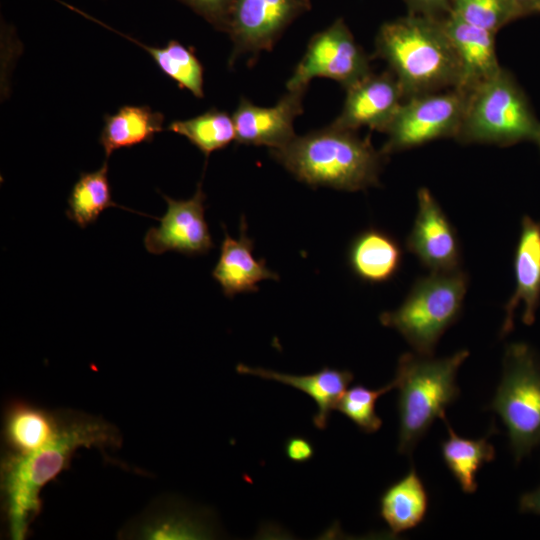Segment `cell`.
I'll return each mask as SVG.
<instances>
[{
	"label": "cell",
	"mask_w": 540,
	"mask_h": 540,
	"mask_svg": "<svg viewBox=\"0 0 540 540\" xmlns=\"http://www.w3.org/2000/svg\"><path fill=\"white\" fill-rule=\"evenodd\" d=\"M221 252L212 276L219 283L226 297L243 292H255L258 283L267 279H278V274L270 270L263 259L253 255V240L247 235L244 217L240 223V236L231 237L225 230Z\"/></svg>",
	"instance_id": "obj_17"
},
{
	"label": "cell",
	"mask_w": 540,
	"mask_h": 540,
	"mask_svg": "<svg viewBox=\"0 0 540 540\" xmlns=\"http://www.w3.org/2000/svg\"><path fill=\"white\" fill-rule=\"evenodd\" d=\"M403 252L397 240L383 230L371 228L352 241L348 262L353 273L369 283L393 278L402 263Z\"/></svg>",
	"instance_id": "obj_21"
},
{
	"label": "cell",
	"mask_w": 540,
	"mask_h": 540,
	"mask_svg": "<svg viewBox=\"0 0 540 540\" xmlns=\"http://www.w3.org/2000/svg\"><path fill=\"white\" fill-rule=\"evenodd\" d=\"M469 356L462 349L444 358L404 353L398 360L394 381L398 389V452L410 456L433 422L459 396V367Z\"/></svg>",
	"instance_id": "obj_4"
},
{
	"label": "cell",
	"mask_w": 540,
	"mask_h": 540,
	"mask_svg": "<svg viewBox=\"0 0 540 540\" xmlns=\"http://www.w3.org/2000/svg\"><path fill=\"white\" fill-rule=\"evenodd\" d=\"M461 143L540 145V121L512 74L502 69L468 92L460 128Z\"/></svg>",
	"instance_id": "obj_5"
},
{
	"label": "cell",
	"mask_w": 540,
	"mask_h": 540,
	"mask_svg": "<svg viewBox=\"0 0 540 540\" xmlns=\"http://www.w3.org/2000/svg\"><path fill=\"white\" fill-rule=\"evenodd\" d=\"M449 14L495 34L523 17L515 0H451Z\"/></svg>",
	"instance_id": "obj_28"
},
{
	"label": "cell",
	"mask_w": 540,
	"mask_h": 540,
	"mask_svg": "<svg viewBox=\"0 0 540 540\" xmlns=\"http://www.w3.org/2000/svg\"><path fill=\"white\" fill-rule=\"evenodd\" d=\"M305 90H288L272 107H261L242 98L232 114L236 139L245 145L281 148L295 137L294 121L303 112Z\"/></svg>",
	"instance_id": "obj_14"
},
{
	"label": "cell",
	"mask_w": 540,
	"mask_h": 540,
	"mask_svg": "<svg viewBox=\"0 0 540 540\" xmlns=\"http://www.w3.org/2000/svg\"><path fill=\"white\" fill-rule=\"evenodd\" d=\"M449 437L442 443V457L448 469L459 483L463 492L472 494L477 489L476 474L478 470L495 458V449L488 442L489 433L480 439H467L457 435L451 428L446 416L442 418Z\"/></svg>",
	"instance_id": "obj_24"
},
{
	"label": "cell",
	"mask_w": 540,
	"mask_h": 540,
	"mask_svg": "<svg viewBox=\"0 0 540 540\" xmlns=\"http://www.w3.org/2000/svg\"><path fill=\"white\" fill-rule=\"evenodd\" d=\"M237 371L241 374L274 380L306 393L317 405L313 423L319 430L326 429L332 410H336L338 402L354 379L352 372L348 370L329 367H323L320 371L307 375L281 373L245 364H239Z\"/></svg>",
	"instance_id": "obj_18"
},
{
	"label": "cell",
	"mask_w": 540,
	"mask_h": 540,
	"mask_svg": "<svg viewBox=\"0 0 540 540\" xmlns=\"http://www.w3.org/2000/svg\"><path fill=\"white\" fill-rule=\"evenodd\" d=\"M121 435L103 418L73 409H61L57 433L40 448L24 454H5L1 464V489L8 531L23 540L41 510V490L66 470L79 448H117Z\"/></svg>",
	"instance_id": "obj_1"
},
{
	"label": "cell",
	"mask_w": 540,
	"mask_h": 540,
	"mask_svg": "<svg viewBox=\"0 0 540 540\" xmlns=\"http://www.w3.org/2000/svg\"><path fill=\"white\" fill-rule=\"evenodd\" d=\"M167 129L187 138L206 157L236 139L232 116L216 108L190 119L173 121Z\"/></svg>",
	"instance_id": "obj_26"
},
{
	"label": "cell",
	"mask_w": 540,
	"mask_h": 540,
	"mask_svg": "<svg viewBox=\"0 0 540 540\" xmlns=\"http://www.w3.org/2000/svg\"><path fill=\"white\" fill-rule=\"evenodd\" d=\"M489 409L505 424L517 463L540 445V359L529 345L506 347L501 381Z\"/></svg>",
	"instance_id": "obj_7"
},
{
	"label": "cell",
	"mask_w": 540,
	"mask_h": 540,
	"mask_svg": "<svg viewBox=\"0 0 540 540\" xmlns=\"http://www.w3.org/2000/svg\"><path fill=\"white\" fill-rule=\"evenodd\" d=\"M417 214L406 240V248L430 270L451 272L460 269L461 249L455 228L425 187L417 192Z\"/></svg>",
	"instance_id": "obj_12"
},
{
	"label": "cell",
	"mask_w": 540,
	"mask_h": 540,
	"mask_svg": "<svg viewBox=\"0 0 540 540\" xmlns=\"http://www.w3.org/2000/svg\"><path fill=\"white\" fill-rule=\"evenodd\" d=\"M167 210L159 226L151 227L144 236L146 250L155 255L176 251L187 256L207 254L214 243L205 220L206 195L198 184L194 195L175 200L166 195Z\"/></svg>",
	"instance_id": "obj_11"
},
{
	"label": "cell",
	"mask_w": 540,
	"mask_h": 540,
	"mask_svg": "<svg viewBox=\"0 0 540 540\" xmlns=\"http://www.w3.org/2000/svg\"><path fill=\"white\" fill-rule=\"evenodd\" d=\"M521 10L522 16L532 14L536 0H515Z\"/></svg>",
	"instance_id": "obj_34"
},
{
	"label": "cell",
	"mask_w": 540,
	"mask_h": 540,
	"mask_svg": "<svg viewBox=\"0 0 540 540\" xmlns=\"http://www.w3.org/2000/svg\"><path fill=\"white\" fill-rule=\"evenodd\" d=\"M395 381L379 389H370L363 385H355L346 390L337 404L336 410L350 419L361 431L374 433L382 426L375 407L380 396L395 389Z\"/></svg>",
	"instance_id": "obj_29"
},
{
	"label": "cell",
	"mask_w": 540,
	"mask_h": 540,
	"mask_svg": "<svg viewBox=\"0 0 540 540\" xmlns=\"http://www.w3.org/2000/svg\"><path fill=\"white\" fill-rule=\"evenodd\" d=\"M215 28L227 31L235 0H181Z\"/></svg>",
	"instance_id": "obj_30"
},
{
	"label": "cell",
	"mask_w": 540,
	"mask_h": 540,
	"mask_svg": "<svg viewBox=\"0 0 540 540\" xmlns=\"http://www.w3.org/2000/svg\"><path fill=\"white\" fill-rule=\"evenodd\" d=\"M468 288L461 269L430 272L419 278L402 304L383 312L382 325L398 331L413 351L432 356L444 332L459 318Z\"/></svg>",
	"instance_id": "obj_6"
},
{
	"label": "cell",
	"mask_w": 540,
	"mask_h": 540,
	"mask_svg": "<svg viewBox=\"0 0 540 540\" xmlns=\"http://www.w3.org/2000/svg\"><path fill=\"white\" fill-rule=\"evenodd\" d=\"M539 148H540V145H539Z\"/></svg>",
	"instance_id": "obj_36"
},
{
	"label": "cell",
	"mask_w": 540,
	"mask_h": 540,
	"mask_svg": "<svg viewBox=\"0 0 540 540\" xmlns=\"http://www.w3.org/2000/svg\"><path fill=\"white\" fill-rule=\"evenodd\" d=\"M164 115L149 106H122L115 114L104 117L99 142L106 160L118 149L151 142L163 130Z\"/></svg>",
	"instance_id": "obj_22"
},
{
	"label": "cell",
	"mask_w": 540,
	"mask_h": 540,
	"mask_svg": "<svg viewBox=\"0 0 540 540\" xmlns=\"http://www.w3.org/2000/svg\"><path fill=\"white\" fill-rule=\"evenodd\" d=\"M442 24L460 64L461 79L457 89L469 92L502 69L496 53L495 33L452 14L443 17Z\"/></svg>",
	"instance_id": "obj_15"
},
{
	"label": "cell",
	"mask_w": 540,
	"mask_h": 540,
	"mask_svg": "<svg viewBox=\"0 0 540 540\" xmlns=\"http://www.w3.org/2000/svg\"><path fill=\"white\" fill-rule=\"evenodd\" d=\"M371 72L370 59L345 22L337 19L310 39L286 88L306 91L313 78L323 77L337 81L346 89Z\"/></svg>",
	"instance_id": "obj_9"
},
{
	"label": "cell",
	"mask_w": 540,
	"mask_h": 540,
	"mask_svg": "<svg viewBox=\"0 0 540 540\" xmlns=\"http://www.w3.org/2000/svg\"><path fill=\"white\" fill-rule=\"evenodd\" d=\"M270 155L299 181L311 186L358 191L379 185L385 155L369 136L328 127L296 136L287 145L270 149Z\"/></svg>",
	"instance_id": "obj_3"
},
{
	"label": "cell",
	"mask_w": 540,
	"mask_h": 540,
	"mask_svg": "<svg viewBox=\"0 0 540 540\" xmlns=\"http://www.w3.org/2000/svg\"><path fill=\"white\" fill-rule=\"evenodd\" d=\"M140 45L147 50L158 68L180 88L187 89L197 98L204 96L203 67L193 51L175 40L163 47Z\"/></svg>",
	"instance_id": "obj_27"
},
{
	"label": "cell",
	"mask_w": 540,
	"mask_h": 540,
	"mask_svg": "<svg viewBox=\"0 0 540 540\" xmlns=\"http://www.w3.org/2000/svg\"><path fill=\"white\" fill-rule=\"evenodd\" d=\"M107 160L92 172H83L76 181L68 198L67 217L80 228L94 223L109 207H117L111 195Z\"/></svg>",
	"instance_id": "obj_25"
},
{
	"label": "cell",
	"mask_w": 540,
	"mask_h": 540,
	"mask_svg": "<svg viewBox=\"0 0 540 540\" xmlns=\"http://www.w3.org/2000/svg\"><path fill=\"white\" fill-rule=\"evenodd\" d=\"M540 12V0H536L532 13H539Z\"/></svg>",
	"instance_id": "obj_35"
},
{
	"label": "cell",
	"mask_w": 540,
	"mask_h": 540,
	"mask_svg": "<svg viewBox=\"0 0 540 540\" xmlns=\"http://www.w3.org/2000/svg\"><path fill=\"white\" fill-rule=\"evenodd\" d=\"M345 90L342 111L332 125L351 131L368 127L385 133L405 100L403 90L390 70L381 74L371 72Z\"/></svg>",
	"instance_id": "obj_13"
},
{
	"label": "cell",
	"mask_w": 540,
	"mask_h": 540,
	"mask_svg": "<svg viewBox=\"0 0 540 540\" xmlns=\"http://www.w3.org/2000/svg\"><path fill=\"white\" fill-rule=\"evenodd\" d=\"M285 454L291 461L302 463L313 457L314 447L306 438L292 436L285 442Z\"/></svg>",
	"instance_id": "obj_32"
},
{
	"label": "cell",
	"mask_w": 540,
	"mask_h": 540,
	"mask_svg": "<svg viewBox=\"0 0 540 540\" xmlns=\"http://www.w3.org/2000/svg\"><path fill=\"white\" fill-rule=\"evenodd\" d=\"M514 269L515 290L505 305L501 337L512 331L514 313L520 303L524 304L522 320L526 325H531L540 301V223L528 216L522 220Z\"/></svg>",
	"instance_id": "obj_16"
},
{
	"label": "cell",
	"mask_w": 540,
	"mask_h": 540,
	"mask_svg": "<svg viewBox=\"0 0 540 540\" xmlns=\"http://www.w3.org/2000/svg\"><path fill=\"white\" fill-rule=\"evenodd\" d=\"M467 96L451 88L405 99L385 131L387 140L380 151L387 157L439 138H455Z\"/></svg>",
	"instance_id": "obj_8"
},
{
	"label": "cell",
	"mask_w": 540,
	"mask_h": 540,
	"mask_svg": "<svg viewBox=\"0 0 540 540\" xmlns=\"http://www.w3.org/2000/svg\"><path fill=\"white\" fill-rule=\"evenodd\" d=\"M206 524L171 500H155L143 513L121 529L123 539H199L209 535Z\"/></svg>",
	"instance_id": "obj_19"
},
{
	"label": "cell",
	"mask_w": 540,
	"mask_h": 540,
	"mask_svg": "<svg viewBox=\"0 0 540 540\" xmlns=\"http://www.w3.org/2000/svg\"><path fill=\"white\" fill-rule=\"evenodd\" d=\"M375 57L387 62L405 99L459 87L460 64L442 18L409 13L384 23Z\"/></svg>",
	"instance_id": "obj_2"
},
{
	"label": "cell",
	"mask_w": 540,
	"mask_h": 540,
	"mask_svg": "<svg viewBox=\"0 0 540 540\" xmlns=\"http://www.w3.org/2000/svg\"><path fill=\"white\" fill-rule=\"evenodd\" d=\"M310 9V0H235L227 27L230 62L241 54L270 51L284 30Z\"/></svg>",
	"instance_id": "obj_10"
},
{
	"label": "cell",
	"mask_w": 540,
	"mask_h": 540,
	"mask_svg": "<svg viewBox=\"0 0 540 540\" xmlns=\"http://www.w3.org/2000/svg\"><path fill=\"white\" fill-rule=\"evenodd\" d=\"M410 13L443 18L450 12L451 0H404Z\"/></svg>",
	"instance_id": "obj_31"
},
{
	"label": "cell",
	"mask_w": 540,
	"mask_h": 540,
	"mask_svg": "<svg viewBox=\"0 0 540 540\" xmlns=\"http://www.w3.org/2000/svg\"><path fill=\"white\" fill-rule=\"evenodd\" d=\"M61 409L47 410L24 401L11 402L4 418L7 454L24 455L47 443L58 431Z\"/></svg>",
	"instance_id": "obj_20"
},
{
	"label": "cell",
	"mask_w": 540,
	"mask_h": 540,
	"mask_svg": "<svg viewBox=\"0 0 540 540\" xmlns=\"http://www.w3.org/2000/svg\"><path fill=\"white\" fill-rule=\"evenodd\" d=\"M519 508L523 513L540 515V485L536 489L522 494Z\"/></svg>",
	"instance_id": "obj_33"
},
{
	"label": "cell",
	"mask_w": 540,
	"mask_h": 540,
	"mask_svg": "<svg viewBox=\"0 0 540 540\" xmlns=\"http://www.w3.org/2000/svg\"><path fill=\"white\" fill-rule=\"evenodd\" d=\"M428 495L415 468L389 486L380 498V515L394 534L419 525L426 514Z\"/></svg>",
	"instance_id": "obj_23"
}]
</instances>
